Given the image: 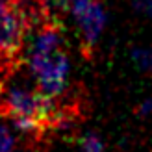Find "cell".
I'll return each instance as SVG.
<instances>
[{"instance_id":"6da1fadb","label":"cell","mask_w":152,"mask_h":152,"mask_svg":"<svg viewBox=\"0 0 152 152\" xmlns=\"http://www.w3.org/2000/svg\"><path fill=\"white\" fill-rule=\"evenodd\" d=\"M65 45L61 20L56 15H50L34 26L32 41L26 48L24 63L30 74L35 80L37 87L52 98L67 93L71 61Z\"/></svg>"},{"instance_id":"7a4b0ae2","label":"cell","mask_w":152,"mask_h":152,"mask_svg":"<svg viewBox=\"0 0 152 152\" xmlns=\"http://www.w3.org/2000/svg\"><path fill=\"white\" fill-rule=\"evenodd\" d=\"M32 28V17L20 4L0 0V76L17 71L24 63L26 37Z\"/></svg>"},{"instance_id":"3957f363","label":"cell","mask_w":152,"mask_h":152,"mask_svg":"<svg viewBox=\"0 0 152 152\" xmlns=\"http://www.w3.org/2000/svg\"><path fill=\"white\" fill-rule=\"evenodd\" d=\"M71 15L80 35V52L91 59L95 47L102 35L106 24V11L102 0H74Z\"/></svg>"},{"instance_id":"277c9868","label":"cell","mask_w":152,"mask_h":152,"mask_svg":"<svg viewBox=\"0 0 152 152\" xmlns=\"http://www.w3.org/2000/svg\"><path fill=\"white\" fill-rule=\"evenodd\" d=\"M39 141L0 113V152H30L39 145Z\"/></svg>"},{"instance_id":"5b68a950","label":"cell","mask_w":152,"mask_h":152,"mask_svg":"<svg viewBox=\"0 0 152 152\" xmlns=\"http://www.w3.org/2000/svg\"><path fill=\"white\" fill-rule=\"evenodd\" d=\"M132 59L139 71L152 72V48H135L132 52Z\"/></svg>"},{"instance_id":"8992f818","label":"cell","mask_w":152,"mask_h":152,"mask_svg":"<svg viewBox=\"0 0 152 152\" xmlns=\"http://www.w3.org/2000/svg\"><path fill=\"white\" fill-rule=\"evenodd\" d=\"M82 152H104V145L102 141L96 137L95 134H86L80 141Z\"/></svg>"},{"instance_id":"52a82bcc","label":"cell","mask_w":152,"mask_h":152,"mask_svg":"<svg viewBox=\"0 0 152 152\" xmlns=\"http://www.w3.org/2000/svg\"><path fill=\"white\" fill-rule=\"evenodd\" d=\"M74 4V0H48V6L50 10L54 11H61V13H71V7Z\"/></svg>"},{"instance_id":"ba28073f","label":"cell","mask_w":152,"mask_h":152,"mask_svg":"<svg viewBox=\"0 0 152 152\" xmlns=\"http://www.w3.org/2000/svg\"><path fill=\"white\" fill-rule=\"evenodd\" d=\"M132 4L137 13H143L147 17H152V0H132Z\"/></svg>"},{"instance_id":"9c48e42d","label":"cell","mask_w":152,"mask_h":152,"mask_svg":"<svg viewBox=\"0 0 152 152\" xmlns=\"http://www.w3.org/2000/svg\"><path fill=\"white\" fill-rule=\"evenodd\" d=\"M135 113H137V115H143V117L150 115V113H152V98H148V100H145V102H141V106L135 110Z\"/></svg>"}]
</instances>
